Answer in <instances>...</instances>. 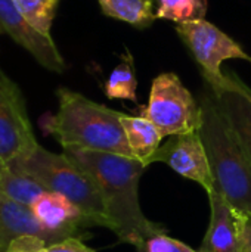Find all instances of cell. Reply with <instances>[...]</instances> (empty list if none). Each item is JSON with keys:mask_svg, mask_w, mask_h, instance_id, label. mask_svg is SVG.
Segmentation results:
<instances>
[{"mask_svg": "<svg viewBox=\"0 0 251 252\" xmlns=\"http://www.w3.org/2000/svg\"><path fill=\"white\" fill-rule=\"evenodd\" d=\"M64 154L99 188L108 213L109 230L120 242L139 250L148 238L166 232L163 226L148 220L141 210L139 180L146 168L143 162L117 154L75 148H67Z\"/></svg>", "mask_w": 251, "mask_h": 252, "instance_id": "obj_1", "label": "cell"}, {"mask_svg": "<svg viewBox=\"0 0 251 252\" xmlns=\"http://www.w3.org/2000/svg\"><path fill=\"white\" fill-rule=\"evenodd\" d=\"M58 111L41 127L59 145L135 158L121 124L123 112L96 103L67 87L56 90Z\"/></svg>", "mask_w": 251, "mask_h": 252, "instance_id": "obj_2", "label": "cell"}, {"mask_svg": "<svg viewBox=\"0 0 251 252\" xmlns=\"http://www.w3.org/2000/svg\"><path fill=\"white\" fill-rule=\"evenodd\" d=\"M200 106V134L207 151L215 189L237 211L251 214V159L209 86L201 94Z\"/></svg>", "mask_w": 251, "mask_h": 252, "instance_id": "obj_3", "label": "cell"}, {"mask_svg": "<svg viewBox=\"0 0 251 252\" xmlns=\"http://www.w3.org/2000/svg\"><path fill=\"white\" fill-rule=\"evenodd\" d=\"M10 164L31 174L49 192L67 196L80 208L89 226L109 229L108 213L99 188L65 154H53L38 145L27 157Z\"/></svg>", "mask_w": 251, "mask_h": 252, "instance_id": "obj_4", "label": "cell"}, {"mask_svg": "<svg viewBox=\"0 0 251 252\" xmlns=\"http://www.w3.org/2000/svg\"><path fill=\"white\" fill-rule=\"evenodd\" d=\"M139 115L149 120L163 137L200 131L201 127V106L175 72L152 80L149 100Z\"/></svg>", "mask_w": 251, "mask_h": 252, "instance_id": "obj_5", "label": "cell"}, {"mask_svg": "<svg viewBox=\"0 0 251 252\" xmlns=\"http://www.w3.org/2000/svg\"><path fill=\"white\" fill-rule=\"evenodd\" d=\"M176 32L189 49L210 89L220 87L226 81V74L222 72L225 61L251 62L250 55L235 40L206 19L178 24Z\"/></svg>", "mask_w": 251, "mask_h": 252, "instance_id": "obj_6", "label": "cell"}, {"mask_svg": "<svg viewBox=\"0 0 251 252\" xmlns=\"http://www.w3.org/2000/svg\"><path fill=\"white\" fill-rule=\"evenodd\" d=\"M38 146L18 84L0 69V159L10 164Z\"/></svg>", "mask_w": 251, "mask_h": 252, "instance_id": "obj_7", "label": "cell"}, {"mask_svg": "<svg viewBox=\"0 0 251 252\" xmlns=\"http://www.w3.org/2000/svg\"><path fill=\"white\" fill-rule=\"evenodd\" d=\"M152 162H164L178 174L198 183L207 195L215 190V180L200 131L172 136L151 158Z\"/></svg>", "mask_w": 251, "mask_h": 252, "instance_id": "obj_8", "label": "cell"}, {"mask_svg": "<svg viewBox=\"0 0 251 252\" xmlns=\"http://www.w3.org/2000/svg\"><path fill=\"white\" fill-rule=\"evenodd\" d=\"M0 34H7L43 68L59 74L64 72L65 61L53 38L33 28L16 9L13 0H0Z\"/></svg>", "mask_w": 251, "mask_h": 252, "instance_id": "obj_9", "label": "cell"}, {"mask_svg": "<svg viewBox=\"0 0 251 252\" xmlns=\"http://www.w3.org/2000/svg\"><path fill=\"white\" fill-rule=\"evenodd\" d=\"M215 99L251 159V89L234 72L226 74V81L212 89Z\"/></svg>", "mask_w": 251, "mask_h": 252, "instance_id": "obj_10", "label": "cell"}, {"mask_svg": "<svg viewBox=\"0 0 251 252\" xmlns=\"http://www.w3.org/2000/svg\"><path fill=\"white\" fill-rule=\"evenodd\" d=\"M30 210L46 232L61 239L74 236L81 226H89L80 208L61 193L47 190L38 195Z\"/></svg>", "mask_w": 251, "mask_h": 252, "instance_id": "obj_11", "label": "cell"}, {"mask_svg": "<svg viewBox=\"0 0 251 252\" xmlns=\"http://www.w3.org/2000/svg\"><path fill=\"white\" fill-rule=\"evenodd\" d=\"M210 224L200 252H240L238 211L219 192L209 193Z\"/></svg>", "mask_w": 251, "mask_h": 252, "instance_id": "obj_12", "label": "cell"}, {"mask_svg": "<svg viewBox=\"0 0 251 252\" xmlns=\"http://www.w3.org/2000/svg\"><path fill=\"white\" fill-rule=\"evenodd\" d=\"M19 236H37L47 245L64 241L46 232L36 220L30 207L13 202L0 193V252L6 251L9 244Z\"/></svg>", "mask_w": 251, "mask_h": 252, "instance_id": "obj_13", "label": "cell"}, {"mask_svg": "<svg viewBox=\"0 0 251 252\" xmlns=\"http://www.w3.org/2000/svg\"><path fill=\"white\" fill-rule=\"evenodd\" d=\"M121 124L135 158L143 162L146 167L151 165V158L161 146L160 143L163 140V134L160 130L149 120L141 115L130 117L123 114Z\"/></svg>", "mask_w": 251, "mask_h": 252, "instance_id": "obj_14", "label": "cell"}, {"mask_svg": "<svg viewBox=\"0 0 251 252\" xmlns=\"http://www.w3.org/2000/svg\"><path fill=\"white\" fill-rule=\"evenodd\" d=\"M47 192L31 174L15 164H6L0 174V193L13 202L30 207L34 199Z\"/></svg>", "mask_w": 251, "mask_h": 252, "instance_id": "obj_15", "label": "cell"}, {"mask_svg": "<svg viewBox=\"0 0 251 252\" xmlns=\"http://www.w3.org/2000/svg\"><path fill=\"white\" fill-rule=\"evenodd\" d=\"M105 16L136 28H148L155 19L152 0H96Z\"/></svg>", "mask_w": 251, "mask_h": 252, "instance_id": "obj_16", "label": "cell"}, {"mask_svg": "<svg viewBox=\"0 0 251 252\" xmlns=\"http://www.w3.org/2000/svg\"><path fill=\"white\" fill-rule=\"evenodd\" d=\"M138 80L133 63V56H123L121 63H118L105 81L104 92L108 99H123L138 102L136 96Z\"/></svg>", "mask_w": 251, "mask_h": 252, "instance_id": "obj_17", "label": "cell"}, {"mask_svg": "<svg viewBox=\"0 0 251 252\" xmlns=\"http://www.w3.org/2000/svg\"><path fill=\"white\" fill-rule=\"evenodd\" d=\"M157 19H167L176 24L206 19L207 0H157Z\"/></svg>", "mask_w": 251, "mask_h": 252, "instance_id": "obj_18", "label": "cell"}, {"mask_svg": "<svg viewBox=\"0 0 251 252\" xmlns=\"http://www.w3.org/2000/svg\"><path fill=\"white\" fill-rule=\"evenodd\" d=\"M61 0H13L16 9L28 24L44 35H50L53 19Z\"/></svg>", "mask_w": 251, "mask_h": 252, "instance_id": "obj_19", "label": "cell"}, {"mask_svg": "<svg viewBox=\"0 0 251 252\" xmlns=\"http://www.w3.org/2000/svg\"><path fill=\"white\" fill-rule=\"evenodd\" d=\"M138 252H200L192 250L186 244L170 238L166 232H160L157 235H152L148 238Z\"/></svg>", "mask_w": 251, "mask_h": 252, "instance_id": "obj_20", "label": "cell"}, {"mask_svg": "<svg viewBox=\"0 0 251 252\" xmlns=\"http://www.w3.org/2000/svg\"><path fill=\"white\" fill-rule=\"evenodd\" d=\"M47 244L37 236H19L13 239L4 252H43Z\"/></svg>", "mask_w": 251, "mask_h": 252, "instance_id": "obj_21", "label": "cell"}, {"mask_svg": "<svg viewBox=\"0 0 251 252\" xmlns=\"http://www.w3.org/2000/svg\"><path fill=\"white\" fill-rule=\"evenodd\" d=\"M43 252H95L92 248H89L87 245H84L80 239L70 236L61 242L47 245Z\"/></svg>", "mask_w": 251, "mask_h": 252, "instance_id": "obj_22", "label": "cell"}, {"mask_svg": "<svg viewBox=\"0 0 251 252\" xmlns=\"http://www.w3.org/2000/svg\"><path fill=\"white\" fill-rule=\"evenodd\" d=\"M240 252H251V214L238 211Z\"/></svg>", "mask_w": 251, "mask_h": 252, "instance_id": "obj_23", "label": "cell"}, {"mask_svg": "<svg viewBox=\"0 0 251 252\" xmlns=\"http://www.w3.org/2000/svg\"><path fill=\"white\" fill-rule=\"evenodd\" d=\"M3 168H4V164H3V161L0 159V174H1V171H3Z\"/></svg>", "mask_w": 251, "mask_h": 252, "instance_id": "obj_24", "label": "cell"}]
</instances>
